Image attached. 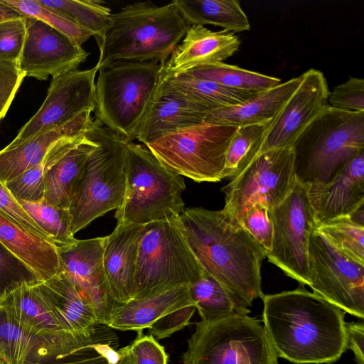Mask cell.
I'll return each instance as SVG.
<instances>
[{"instance_id": "f6af8a7d", "label": "cell", "mask_w": 364, "mask_h": 364, "mask_svg": "<svg viewBox=\"0 0 364 364\" xmlns=\"http://www.w3.org/2000/svg\"><path fill=\"white\" fill-rule=\"evenodd\" d=\"M25 77L18 62L0 60V121L7 113Z\"/></svg>"}, {"instance_id": "277c9868", "label": "cell", "mask_w": 364, "mask_h": 364, "mask_svg": "<svg viewBox=\"0 0 364 364\" xmlns=\"http://www.w3.org/2000/svg\"><path fill=\"white\" fill-rule=\"evenodd\" d=\"M296 178L306 185L331 181L346 164L364 152V112L329 105L292 146Z\"/></svg>"}, {"instance_id": "484cf974", "label": "cell", "mask_w": 364, "mask_h": 364, "mask_svg": "<svg viewBox=\"0 0 364 364\" xmlns=\"http://www.w3.org/2000/svg\"><path fill=\"white\" fill-rule=\"evenodd\" d=\"M191 304L195 305L188 285L126 303L114 301L105 326L119 331H143L166 314Z\"/></svg>"}, {"instance_id": "f546056e", "label": "cell", "mask_w": 364, "mask_h": 364, "mask_svg": "<svg viewBox=\"0 0 364 364\" xmlns=\"http://www.w3.org/2000/svg\"><path fill=\"white\" fill-rule=\"evenodd\" d=\"M190 25H213L237 33L250 29L248 18L237 0H174Z\"/></svg>"}, {"instance_id": "4316f807", "label": "cell", "mask_w": 364, "mask_h": 364, "mask_svg": "<svg viewBox=\"0 0 364 364\" xmlns=\"http://www.w3.org/2000/svg\"><path fill=\"white\" fill-rule=\"evenodd\" d=\"M301 76L257 92L244 102L211 111L205 121L236 127L271 122L299 86Z\"/></svg>"}, {"instance_id": "2e32d148", "label": "cell", "mask_w": 364, "mask_h": 364, "mask_svg": "<svg viewBox=\"0 0 364 364\" xmlns=\"http://www.w3.org/2000/svg\"><path fill=\"white\" fill-rule=\"evenodd\" d=\"M300 76L299 86L269 122L254 159L269 150L292 147L304 130L328 106L329 90L323 73L311 68Z\"/></svg>"}, {"instance_id": "44dd1931", "label": "cell", "mask_w": 364, "mask_h": 364, "mask_svg": "<svg viewBox=\"0 0 364 364\" xmlns=\"http://www.w3.org/2000/svg\"><path fill=\"white\" fill-rule=\"evenodd\" d=\"M240 41L233 32L213 31L191 25L163 65L161 77L185 73L200 66L223 63L239 49Z\"/></svg>"}, {"instance_id": "7dc6e473", "label": "cell", "mask_w": 364, "mask_h": 364, "mask_svg": "<svg viewBox=\"0 0 364 364\" xmlns=\"http://www.w3.org/2000/svg\"><path fill=\"white\" fill-rule=\"evenodd\" d=\"M0 212L28 230L48 240L46 232L24 210L18 200L11 194L5 184L0 181Z\"/></svg>"}, {"instance_id": "9a60e30c", "label": "cell", "mask_w": 364, "mask_h": 364, "mask_svg": "<svg viewBox=\"0 0 364 364\" xmlns=\"http://www.w3.org/2000/svg\"><path fill=\"white\" fill-rule=\"evenodd\" d=\"M98 70L95 65L53 77L42 105L8 146H16L38 134L60 127L85 111L94 112Z\"/></svg>"}, {"instance_id": "681fc988", "label": "cell", "mask_w": 364, "mask_h": 364, "mask_svg": "<svg viewBox=\"0 0 364 364\" xmlns=\"http://www.w3.org/2000/svg\"><path fill=\"white\" fill-rule=\"evenodd\" d=\"M346 348L354 353L357 364H364V325L363 322L346 324Z\"/></svg>"}, {"instance_id": "30bf717a", "label": "cell", "mask_w": 364, "mask_h": 364, "mask_svg": "<svg viewBox=\"0 0 364 364\" xmlns=\"http://www.w3.org/2000/svg\"><path fill=\"white\" fill-rule=\"evenodd\" d=\"M238 127L208 122L166 134L144 146L169 170L196 182H217Z\"/></svg>"}, {"instance_id": "4fadbf2b", "label": "cell", "mask_w": 364, "mask_h": 364, "mask_svg": "<svg viewBox=\"0 0 364 364\" xmlns=\"http://www.w3.org/2000/svg\"><path fill=\"white\" fill-rule=\"evenodd\" d=\"M308 189L296 179L287 198L269 211L273 235L266 257L288 277L309 287V245L316 223Z\"/></svg>"}, {"instance_id": "d4e9b609", "label": "cell", "mask_w": 364, "mask_h": 364, "mask_svg": "<svg viewBox=\"0 0 364 364\" xmlns=\"http://www.w3.org/2000/svg\"><path fill=\"white\" fill-rule=\"evenodd\" d=\"M0 244L32 272L46 281L61 269L57 247L0 212Z\"/></svg>"}, {"instance_id": "8d00e7d4", "label": "cell", "mask_w": 364, "mask_h": 364, "mask_svg": "<svg viewBox=\"0 0 364 364\" xmlns=\"http://www.w3.org/2000/svg\"><path fill=\"white\" fill-rule=\"evenodd\" d=\"M355 215L333 218L320 224L315 229L343 254L364 264L363 222L358 220Z\"/></svg>"}, {"instance_id": "60d3db41", "label": "cell", "mask_w": 364, "mask_h": 364, "mask_svg": "<svg viewBox=\"0 0 364 364\" xmlns=\"http://www.w3.org/2000/svg\"><path fill=\"white\" fill-rule=\"evenodd\" d=\"M330 107L347 112H364V80L350 77L329 92Z\"/></svg>"}, {"instance_id": "bcb514c9", "label": "cell", "mask_w": 364, "mask_h": 364, "mask_svg": "<svg viewBox=\"0 0 364 364\" xmlns=\"http://www.w3.org/2000/svg\"><path fill=\"white\" fill-rule=\"evenodd\" d=\"M137 336L129 344L136 364H167L168 355L164 347L151 335L137 331Z\"/></svg>"}, {"instance_id": "7c38bea8", "label": "cell", "mask_w": 364, "mask_h": 364, "mask_svg": "<svg viewBox=\"0 0 364 364\" xmlns=\"http://www.w3.org/2000/svg\"><path fill=\"white\" fill-rule=\"evenodd\" d=\"M38 282H24L4 293L2 308L21 328L40 339L58 360L100 344H110L111 333L80 337L71 333L43 294Z\"/></svg>"}, {"instance_id": "3957f363", "label": "cell", "mask_w": 364, "mask_h": 364, "mask_svg": "<svg viewBox=\"0 0 364 364\" xmlns=\"http://www.w3.org/2000/svg\"><path fill=\"white\" fill-rule=\"evenodd\" d=\"M189 26L173 1L127 4L112 14L96 66L100 70L119 61L152 60L164 65Z\"/></svg>"}, {"instance_id": "4dcf8cb0", "label": "cell", "mask_w": 364, "mask_h": 364, "mask_svg": "<svg viewBox=\"0 0 364 364\" xmlns=\"http://www.w3.org/2000/svg\"><path fill=\"white\" fill-rule=\"evenodd\" d=\"M188 287L191 299L202 321H211L232 315L250 313L248 308L235 300L205 270Z\"/></svg>"}, {"instance_id": "6da1fadb", "label": "cell", "mask_w": 364, "mask_h": 364, "mask_svg": "<svg viewBox=\"0 0 364 364\" xmlns=\"http://www.w3.org/2000/svg\"><path fill=\"white\" fill-rule=\"evenodd\" d=\"M263 326L278 357L330 364L346 348L345 312L303 287L262 296Z\"/></svg>"}, {"instance_id": "ab89813d", "label": "cell", "mask_w": 364, "mask_h": 364, "mask_svg": "<svg viewBox=\"0 0 364 364\" xmlns=\"http://www.w3.org/2000/svg\"><path fill=\"white\" fill-rule=\"evenodd\" d=\"M46 364H136L128 345L115 350L109 344L86 348L64 359Z\"/></svg>"}, {"instance_id": "f35d334b", "label": "cell", "mask_w": 364, "mask_h": 364, "mask_svg": "<svg viewBox=\"0 0 364 364\" xmlns=\"http://www.w3.org/2000/svg\"><path fill=\"white\" fill-rule=\"evenodd\" d=\"M24 16L33 17L47 23L69 38L77 45L90 39L92 33L67 15L44 6L39 0H1Z\"/></svg>"}, {"instance_id": "9c48e42d", "label": "cell", "mask_w": 364, "mask_h": 364, "mask_svg": "<svg viewBox=\"0 0 364 364\" xmlns=\"http://www.w3.org/2000/svg\"><path fill=\"white\" fill-rule=\"evenodd\" d=\"M183 364H278L261 322L248 314L196 323Z\"/></svg>"}, {"instance_id": "5b68a950", "label": "cell", "mask_w": 364, "mask_h": 364, "mask_svg": "<svg viewBox=\"0 0 364 364\" xmlns=\"http://www.w3.org/2000/svg\"><path fill=\"white\" fill-rule=\"evenodd\" d=\"M126 183L123 200L117 209V225L148 223L180 218L185 210L183 176L161 164L142 144L127 142Z\"/></svg>"}, {"instance_id": "603a6c76", "label": "cell", "mask_w": 364, "mask_h": 364, "mask_svg": "<svg viewBox=\"0 0 364 364\" xmlns=\"http://www.w3.org/2000/svg\"><path fill=\"white\" fill-rule=\"evenodd\" d=\"M87 110L66 124L38 134L16 146L0 151V181L5 184L20 176L43 159L50 148L61 139L85 134L93 119Z\"/></svg>"}, {"instance_id": "7a4b0ae2", "label": "cell", "mask_w": 364, "mask_h": 364, "mask_svg": "<svg viewBox=\"0 0 364 364\" xmlns=\"http://www.w3.org/2000/svg\"><path fill=\"white\" fill-rule=\"evenodd\" d=\"M188 242L204 269L249 308L262 298L264 248L222 210L189 208L180 215Z\"/></svg>"}, {"instance_id": "7402d4cb", "label": "cell", "mask_w": 364, "mask_h": 364, "mask_svg": "<svg viewBox=\"0 0 364 364\" xmlns=\"http://www.w3.org/2000/svg\"><path fill=\"white\" fill-rule=\"evenodd\" d=\"M144 225H117L105 236L103 266L112 299L126 303L134 299V275L139 242Z\"/></svg>"}, {"instance_id": "1f68e13d", "label": "cell", "mask_w": 364, "mask_h": 364, "mask_svg": "<svg viewBox=\"0 0 364 364\" xmlns=\"http://www.w3.org/2000/svg\"><path fill=\"white\" fill-rule=\"evenodd\" d=\"M85 134L60 139L50 148L41 162L18 178L5 183V186L17 200L28 202L44 200V183L47 173L64 154L85 137Z\"/></svg>"}, {"instance_id": "ee69618b", "label": "cell", "mask_w": 364, "mask_h": 364, "mask_svg": "<svg viewBox=\"0 0 364 364\" xmlns=\"http://www.w3.org/2000/svg\"><path fill=\"white\" fill-rule=\"evenodd\" d=\"M38 281L32 272L0 244V297L22 282Z\"/></svg>"}, {"instance_id": "8992f818", "label": "cell", "mask_w": 364, "mask_h": 364, "mask_svg": "<svg viewBox=\"0 0 364 364\" xmlns=\"http://www.w3.org/2000/svg\"><path fill=\"white\" fill-rule=\"evenodd\" d=\"M86 135L97 147L89 155L75 186L69 211L73 235L121 205L125 190L127 141L98 120Z\"/></svg>"}, {"instance_id": "e575fe53", "label": "cell", "mask_w": 364, "mask_h": 364, "mask_svg": "<svg viewBox=\"0 0 364 364\" xmlns=\"http://www.w3.org/2000/svg\"><path fill=\"white\" fill-rule=\"evenodd\" d=\"M46 6L55 9L90 31L99 50L109 28L111 10L99 0H39Z\"/></svg>"}, {"instance_id": "816d5d0a", "label": "cell", "mask_w": 364, "mask_h": 364, "mask_svg": "<svg viewBox=\"0 0 364 364\" xmlns=\"http://www.w3.org/2000/svg\"><path fill=\"white\" fill-rule=\"evenodd\" d=\"M0 364H8L3 358L0 357Z\"/></svg>"}, {"instance_id": "7bdbcfd3", "label": "cell", "mask_w": 364, "mask_h": 364, "mask_svg": "<svg viewBox=\"0 0 364 364\" xmlns=\"http://www.w3.org/2000/svg\"><path fill=\"white\" fill-rule=\"evenodd\" d=\"M242 226L264 248L265 254L271 249L273 228L269 210L266 205L257 203L246 213Z\"/></svg>"}, {"instance_id": "8fae6325", "label": "cell", "mask_w": 364, "mask_h": 364, "mask_svg": "<svg viewBox=\"0 0 364 364\" xmlns=\"http://www.w3.org/2000/svg\"><path fill=\"white\" fill-rule=\"evenodd\" d=\"M292 147L267 151L255 157L221 188L222 210L240 223L247 210L261 203L272 210L291 191L295 181Z\"/></svg>"}, {"instance_id": "b9f144b4", "label": "cell", "mask_w": 364, "mask_h": 364, "mask_svg": "<svg viewBox=\"0 0 364 364\" xmlns=\"http://www.w3.org/2000/svg\"><path fill=\"white\" fill-rule=\"evenodd\" d=\"M26 33V16L0 22L1 60L18 61Z\"/></svg>"}, {"instance_id": "f907efd6", "label": "cell", "mask_w": 364, "mask_h": 364, "mask_svg": "<svg viewBox=\"0 0 364 364\" xmlns=\"http://www.w3.org/2000/svg\"><path fill=\"white\" fill-rule=\"evenodd\" d=\"M23 17L25 16L0 0V22Z\"/></svg>"}, {"instance_id": "e0dca14e", "label": "cell", "mask_w": 364, "mask_h": 364, "mask_svg": "<svg viewBox=\"0 0 364 364\" xmlns=\"http://www.w3.org/2000/svg\"><path fill=\"white\" fill-rule=\"evenodd\" d=\"M26 33L18 61L26 77L46 80L77 70L89 53L47 23L26 16Z\"/></svg>"}, {"instance_id": "ffe728a7", "label": "cell", "mask_w": 364, "mask_h": 364, "mask_svg": "<svg viewBox=\"0 0 364 364\" xmlns=\"http://www.w3.org/2000/svg\"><path fill=\"white\" fill-rule=\"evenodd\" d=\"M211 111L208 105L174 91L159 80L136 139L145 145L166 134L205 122Z\"/></svg>"}, {"instance_id": "836d02e7", "label": "cell", "mask_w": 364, "mask_h": 364, "mask_svg": "<svg viewBox=\"0 0 364 364\" xmlns=\"http://www.w3.org/2000/svg\"><path fill=\"white\" fill-rule=\"evenodd\" d=\"M159 80L168 88L203 102L213 110L240 104L256 94L228 89L186 74L160 77Z\"/></svg>"}, {"instance_id": "52a82bcc", "label": "cell", "mask_w": 364, "mask_h": 364, "mask_svg": "<svg viewBox=\"0 0 364 364\" xmlns=\"http://www.w3.org/2000/svg\"><path fill=\"white\" fill-rule=\"evenodd\" d=\"M205 269L193 252L180 218L144 225L134 275V299L189 285Z\"/></svg>"}, {"instance_id": "74e56055", "label": "cell", "mask_w": 364, "mask_h": 364, "mask_svg": "<svg viewBox=\"0 0 364 364\" xmlns=\"http://www.w3.org/2000/svg\"><path fill=\"white\" fill-rule=\"evenodd\" d=\"M269 122L237 128L226 151L222 179L232 178L254 159Z\"/></svg>"}, {"instance_id": "83f0119b", "label": "cell", "mask_w": 364, "mask_h": 364, "mask_svg": "<svg viewBox=\"0 0 364 364\" xmlns=\"http://www.w3.org/2000/svg\"><path fill=\"white\" fill-rule=\"evenodd\" d=\"M96 147V142L85 134L79 143L51 167L45 178L46 202L58 208L69 209L85 164Z\"/></svg>"}, {"instance_id": "c3c4849f", "label": "cell", "mask_w": 364, "mask_h": 364, "mask_svg": "<svg viewBox=\"0 0 364 364\" xmlns=\"http://www.w3.org/2000/svg\"><path fill=\"white\" fill-rule=\"evenodd\" d=\"M196 309V306L191 304L167 314L149 328V332L158 339L169 337L188 324Z\"/></svg>"}, {"instance_id": "ac0fdd59", "label": "cell", "mask_w": 364, "mask_h": 364, "mask_svg": "<svg viewBox=\"0 0 364 364\" xmlns=\"http://www.w3.org/2000/svg\"><path fill=\"white\" fill-rule=\"evenodd\" d=\"M105 237L79 240L57 247L61 269L94 307L97 321L105 325L114 302L103 266Z\"/></svg>"}, {"instance_id": "f1b7e54d", "label": "cell", "mask_w": 364, "mask_h": 364, "mask_svg": "<svg viewBox=\"0 0 364 364\" xmlns=\"http://www.w3.org/2000/svg\"><path fill=\"white\" fill-rule=\"evenodd\" d=\"M0 357L8 364H46L58 360L50 347L21 328L1 307Z\"/></svg>"}, {"instance_id": "5bb4252c", "label": "cell", "mask_w": 364, "mask_h": 364, "mask_svg": "<svg viewBox=\"0 0 364 364\" xmlns=\"http://www.w3.org/2000/svg\"><path fill=\"white\" fill-rule=\"evenodd\" d=\"M309 287L345 313L364 318V264L339 251L314 230L309 245Z\"/></svg>"}, {"instance_id": "d6986e66", "label": "cell", "mask_w": 364, "mask_h": 364, "mask_svg": "<svg viewBox=\"0 0 364 364\" xmlns=\"http://www.w3.org/2000/svg\"><path fill=\"white\" fill-rule=\"evenodd\" d=\"M308 195L316 228L335 218L363 210L364 152L357 155L323 184L309 185Z\"/></svg>"}, {"instance_id": "d6a6232c", "label": "cell", "mask_w": 364, "mask_h": 364, "mask_svg": "<svg viewBox=\"0 0 364 364\" xmlns=\"http://www.w3.org/2000/svg\"><path fill=\"white\" fill-rule=\"evenodd\" d=\"M183 74L210 80L228 89L250 93L266 90L282 82L279 78L223 62L200 66Z\"/></svg>"}, {"instance_id": "d590c367", "label": "cell", "mask_w": 364, "mask_h": 364, "mask_svg": "<svg viewBox=\"0 0 364 364\" xmlns=\"http://www.w3.org/2000/svg\"><path fill=\"white\" fill-rule=\"evenodd\" d=\"M18 200L56 247L75 242L77 239L72 232L69 209L55 207L44 200L39 202Z\"/></svg>"}, {"instance_id": "ba28073f", "label": "cell", "mask_w": 364, "mask_h": 364, "mask_svg": "<svg viewBox=\"0 0 364 364\" xmlns=\"http://www.w3.org/2000/svg\"><path fill=\"white\" fill-rule=\"evenodd\" d=\"M162 67L156 60L119 61L100 69L95 82V119L127 142L135 140Z\"/></svg>"}, {"instance_id": "cb8c5ba5", "label": "cell", "mask_w": 364, "mask_h": 364, "mask_svg": "<svg viewBox=\"0 0 364 364\" xmlns=\"http://www.w3.org/2000/svg\"><path fill=\"white\" fill-rule=\"evenodd\" d=\"M40 287L65 327L80 337H94L103 333L93 306L75 287L63 269L46 281Z\"/></svg>"}]
</instances>
